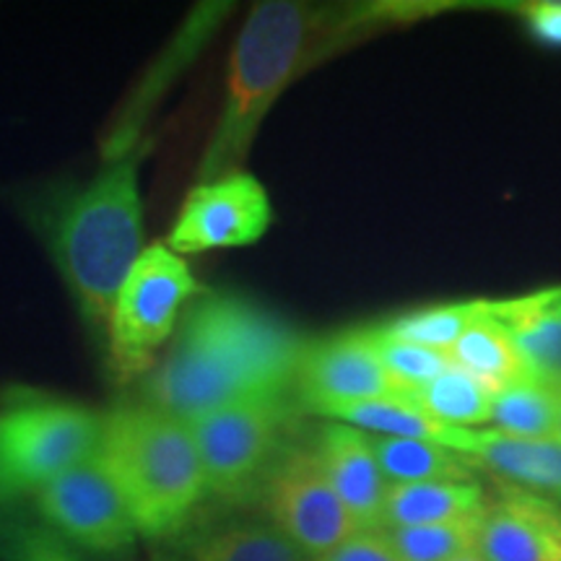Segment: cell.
I'll list each match as a JSON object with an SVG mask.
<instances>
[{
  "instance_id": "cell-7",
  "label": "cell",
  "mask_w": 561,
  "mask_h": 561,
  "mask_svg": "<svg viewBox=\"0 0 561 561\" xmlns=\"http://www.w3.org/2000/svg\"><path fill=\"white\" fill-rule=\"evenodd\" d=\"M294 405L289 392L237 401L187 421L198 450L206 494L219 502L257 496L286 445Z\"/></svg>"
},
{
  "instance_id": "cell-25",
  "label": "cell",
  "mask_w": 561,
  "mask_h": 561,
  "mask_svg": "<svg viewBox=\"0 0 561 561\" xmlns=\"http://www.w3.org/2000/svg\"><path fill=\"white\" fill-rule=\"evenodd\" d=\"M0 561H89L37 517L0 512Z\"/></svg>"
},
{
  "instance_id": "cell-8",
  "label": "cell",
  "mask_w": 561,
  "mask_h": 561,
  "mask_svg": "<svg viewBox=\"0 0 561 561\" xmlns=\"http://www.w3.org/2000/svg\"><path fill=\"white\" fill-rule=\"evenodd\" d=\"M37 520L89 561H133L138 530L100 462L91 455L32 500Z\"/></svg>"
},
{
  "instance_id": "cell-17",
  "label": "cell",
  "mask_w": 561,
  "mask_h": 561,
  "mask_svg": "<svg viewBox=\"0 0 561 561\" xmlns=\"http://www.w3.org/2000/svg\"><path fill=\"white\" fill-rule=\"evenodd\" d=\"M447 354H450L455 369L466 371L468 377H473L494 396L512 388V385L536 377L507 328L489 312V299L486 310L462 331Z\"/></svg>"
},
{
  "instance_id": "cell-11",
  "label": "cell",
  "mask_w": 561,
  "mask_h": 561,
  "mask_svg": "<svg viewBox=\"0 0 561 561\" xmlns=\"http://www.w3.org/2000/svg\"><path fill=\"white\" fill-rule=\"evenodd\" d=\"M294 392L299 405L314 416H325L328 411L348 403L401 396L382 367L369 328L307 341Z\"/></svg>"
},
{
  "instance_id": "cell-29",
  "label": "cell",
  "mask_w": 561,
  "mask_h": 561,
  "mask_svg": "<svg viewBox=\"0 0 561 561\" xmlns=\"http://www.w3.org/2000/svg\"><path fill=\"white\" fill-rule=\"evenodd\" d=\"M153 561H187V559H182L180 553H174V551L170 549V551H161V553H157V557H153Z\"/></svg>"
},
{
  "instance_id": "cell-12",
  "label": "cell",
  "mask_w": 561,
  "mask_h": 561,
  "mask_svg": "<svg viewBox=\"0 0 561 561\" xmlns=\"http://www.w3.org/2000/svg\"><path fill=\"white\" fill-rule=\"evenodd\" d=\"M476 551L483 561H561V504L504 483L486 496Z\"/></svg>"
},
{
  "instance_id": "cell-10",
  "label": "cell",
  "mask_w": 561,
  "mask_h": 561,
  "mask_svg": "<svg viewBox=\"0 0 561 561\" xmlns=\"http://www.w3.org/2000/svg\"><path fill=\"white\" fill-rule=\"evenodd\" d=\"M271 224L273 206L263 182L237 170L195 182L174 214L164 244L180 257L240 250L261 242Z\"/></svg>"
},
{
  "instance_id": "cell-2",
  "label": "cell",
  "mask_w": 561,
  "mask_h": 561,
  "mask_svg": "<svg viewBox=\"0 0 561 561\" xmlns=\"http://www.w3.org/2000/svg\"><path fill=\"white\" fill-rule=\"evenodd\" d=\"M411 11L396 5H318L263 0L252 5L229 53L219 117L201 153L195 182L242 170L257 130L297 76Z\"/></svg>"
},
{
  "instance_id": "cell-31",
  "label": "cell",
  "mask_w": 561,
  "mask_h": 561,
  "mask_svg": "<svg viewBox=\"0 0 561 561\" xmlns=\"http://www.w3.org/2000/svg\"><path fill=\"white\" fill-rule=\"evenodd\" d=\"M557 442H561V385H559V426H557Z\"/></svg>"
},
{
  "instance_id": "cell-6",
  "label": "cell",
  "mask_w": 561,
  "mask_h": 561,
  "mask_svg": "<svg viewBox=\"0 0 561 561\" xmlns=\"http://www.w3.org/2000/svg\"><path fill=\"white\" fill-rule=\"evenodd\" d=\"M100 432L102 413L66 398L32 392L0 405V512L89 460Z\"/></svg>"
},
{
  "instance_id": "cell-13",
  "label": "cell",
  "mask_w": 561,
  "mask_h": 561,
  "mask_svg": "<svg viewBox=\"0 0 561 561\" xmlns=\"http://www.w3.org/2000/svg\"><path fill=\"white\" fill-rule=\"evenodd\" d=\"M439 445L489 468L510 486L561 502V442L530 439L500 430H445Z\"/></svg>"
},
{
  "instance_id": "cell-18",
  "label": "cell",
  "mask_w": 561,
  "mask_h": 561,
  "mask_svg": "<svg viewBox=\"0 0 561 561\" xmlns=\"http://www.w3.org/2000/svg\"><path fill=\"white\" fill-rule=\"evenodd\" d=\"M486 507V491L479 481H430L388 486L380 530L416 528L466 520Z\"/></svg>"
},
{
  "instance_id": "cell-20",
  "label": "cell",
  "mask_w": 561,
  "mask_h": 561,
  "mask_svg": "<svg viewBox=\"0 0 561 561\" xmlns=\"http://www.w3.org/2000/svg\"><path fill=\"white\" fill-rule=\"evenodd\" d=\"M403 398L445 430H481L491 424L494 392L455 367Z\"/></svg>"
},
{
  "instance_id": "cell-9",
  "label": "cell",
  "mask_w": 561,
  "mask_h": 561,
  "mask_svg": "<svg viewBox=\"0 0 561 561\" xmlns=\"http://www.w3.org/2000/svg\"><path fill=\"white\" fill-rule=\"evenodd\" d=\"M257 500L265 520L310 559L322 557L359 530L322 471L312 445L286 442L257 489Z\"/></svg>"
},
{
  "instance_id": "cell-21",
  "label": "cell",
  "mask_w": 561,
  "mask_h": 561,
  "mask_svg": "<svg viewBox=\"0 0 561 561\" xmlns=\"http://www.w3.org/2000/svg\"><path fill=\"white\" fill-rule=\"evenodd\" d=\"M491 424L515 437L553 439L559 426V388L530 377L496 392L491 401Z\"/></svg>"
},
{
  "instance_id": "cell-28",
  "label": "cell",
  "mask_w": 561,
  "mask_h": 561,
  "mask_svg": "<svg viewBox=\"0 0 561 561\" xmlns=\"http://www.w3.org/2000/svg\"><path fill=\"white\" fill-rule=\"evenodd\" d=\"M520 16L533 37L549 47H561V0H538L520 5Z\"/></svg>"
},
{
  "instance_id": "cell-1",
  "label": "cell",
  "mask_w": 561,
  "mask_h": 561,
  "mask_svg": "<svg viewBox=\"0 0 561 561\" xmlns=\"http://www.w3.org/2000/svg\"><path fill=\"white\" fill-rule=\"evenodd\" d=\"M307 339L255 301L203 291L144 380L140 401L182 421L248 398L291 392Z\"/></svg>"
},
{
  "instance_id": "cell-30",
  "label": "cell",
  "mask_w": 561,
  "mask_h": 561,
  "mask_svg": "<svg viewBox=\"0 0 561 561\" xmlns=\"http://www.w3.org/2000/svg\"><path fill=\"white\" fill-rule=\"evenodd\" d=\"M453 561H483V559L479 557V551H468V553H462V557L453 559Z\"/></svg>"
},
{
  "instance_id": "cell-4",
  "label": "cell",
  "mask_w": 561,
  "mask_h": 561,
  "mask_svg": "<svg viewBox=\"0 0 561 561\" xmlns=\"http://www.w3.org/2000/svg\"><path fill=\"white\" fill-rule=\"evenodd\" d=\"M94 460L144 541H174L208 496L187 421L146 401L102 413Z\"/></svg>"
},
{
  "instance_id": "cell-24",
  "label": "cell",
  "mask_w": 561,
  "mask_h": 561,
  "mask_svg": "<svg viewBox=\"0 0 561 561\" xmlns=\"http://www.w3.org/2000/svg\"><path fill=\"white\" fill-rule=\"evenodd\" d=\"M479 517L481 515L453 523L416 525V528H390L382 533L401 561H453L462 553L476 551Z\"/></svg>"
},
{
  "instance_id": "cell-22",
  "label": "cell",
  "mask_w": 561,
  "mask_h": 561,
  "mask_svg": "<svg viewBox=\"0 0 561 561\" xmlns=\"http://www.w3.org/2000/svg\"><path fill=\"white\" fill-rule=\"evenodd\" d=\"M486 310V299L450 301V305H434L424 310H413L401 318H392L382 325H371L380 339L416 343V346L450 351L471 322Z\"/></svg>"
},
{
  "instance_id": "cell-16",
  "label": "cell",
  "mask_w": 561,
  "mask_h": 561,
  "mask_svg": "<svg viewBox=\"0 0 561 561\" xmlns=\"http://www.w3.org/2000/svg\"><path fill=\"white\" fill-rule=\"evenodd\" d=\"M172 551L187 561H312L265 517L187 528Z\"/></svg>"
},
{
  "instance_id": "cell-26",
  "label": "cell",
  "mask_w": 561,
  "mask_h": 561,
  "mask_svg": "<svg viewBox=\"0 0 561 561\" xmlns=\"http://www.w3.org/2000/svg\"><path fill=\"white\" fill-rule=\"evenodd\" d=\"M369 333L371 339H375L377 351H380L385 371H388V377L401 396H409V392L424 388L426 382L437 380L439 375H445L447 369H453L450 354H447V351L416 346V343L380 339L371 328Z\"/></svg>"
},
{
  "instance_id": "cell-14",
  "label": "cell",
  "mask_w": 561,
  "mask_h": 561,
  "mask_svg": "<svg viewBox=\"0 0 561 561\" xmlns=\"http://www.w3.org/2000/svg\"><path fill=\"white\" fill-rule=\"evenodd\" d=\"M312 447L356 528L380 530L388 481L377 462L371 434L341 421H322Z\"/></svg>"
},
{
  "instance_id": "cell-23",
  "label": "cell",
  "mask_w": 561,
  "mask_h": 561,
  "mask_svg": "<svg viewBox=\"0 0 561 561\" xmlns=\"http://www.w3.org/2000/svg\"><path fill=\"white\" fill-rule=\"evenodd\" d=\"M322 421H341V424L354 426L371 434V437H403V439H424L437 442L445 426L434 424L430 416H424L416 405H411L403 396L396 398H377V401L348 403L341 409L328 411Z\"/></svg>"
},
{
  "instance_id": "cell-27",
  "label": "cell",
  "mask_w": 561,
  "mask_h": 561,
  "mask_svg": "<svg viewBox=\"0 0 561 561\" xmlns=\"http://www.w3.org/2000/svg\"><path fill=\"white\" fill-rule=\"evenodd\" d=\"M312 561H401L382 530H356L346 541Z\"/></svg>"
},
{
  "instance_id": "cell-15",
  "label": "cell",
  "mask_w": 561,
  "mask_h": 561,
  "mask_svg": "<svg viewBox=\"0 0 561 561\" xmlns=\"http://www.w3.org/2000/svg\"><path fill=\"white\" fill-rule=\"evenodd\" d=\"M489 312L507 328L538 380L561 385V286L515 299H489Z\"/></svg>"
},
{
  "instance_id": "cell-5",
  "label": "cell",
  "mask_w": 561,
  "mask_h": 561,
  "mask_svg": "<svg viewBox=\"0 0 561 561\" xmlns=\"http://www.w3.org/2000/svg\"><path fill=\"white\" fill-rule=\"evenodd\" d=\"M203 291L185 257L164 242L146 244L104 322L102 346L112 380L123 388L144 382L172 343L187 307Z\"/></svg>"
},
{
  "instance_id": "cell-19",
  "label": "cell",
  "mask_w": 561,
  "mask_h": 561,
  "mask_svg": "<svg viewBox=\"0 0 561 561\" xmlns=\"http://www.w3.org/2000/svg\"><path fill=\"white\" fill-rule=\"evenodd\" d=\"M377 462L388 486L430 481H476V462L466 455L447 450L437 442L371 437Z\"/></svg>"
},
{
  "instance_id": "cell-3",
  "label": "cell",
  "mask_w": 561,
  "mask_h": 561,
  "mask_svg": "<svg viewBox=\"0 0 561 561\" xmlns=\"http://www.w3.org/2000/svg\"><path fill=\"white\" fill-rule=\"evenodd\" d=\"M149 146L104 159L87 180L47 182L16 208L66 286L83 325L102 341L117 289L146 250L140 164Z\"/></svg>"
}]
</instances>
